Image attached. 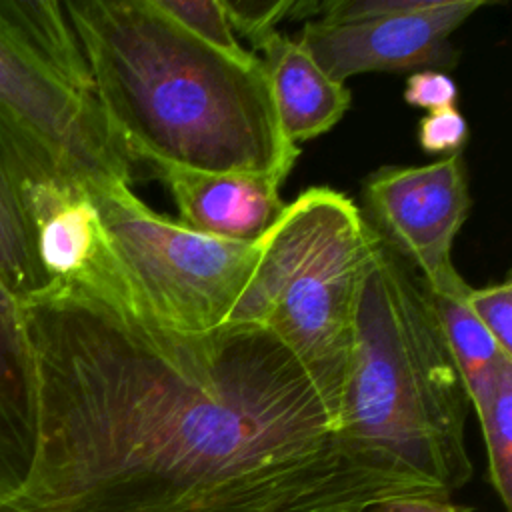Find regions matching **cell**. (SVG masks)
Masks as SVG:
<instances>
[{
  "label": "cell",
  "mask_w": 512,
  "mask_h": 512,
  "mask_svg": "<svg viewBox=\"0 0 512 512\" xmlns=\"http://www.w3.org/2000/svg\"><path fill=\"white\" fill-rule=\"evenodd\" d=\"M36 448L0 512H304L336 418L260 324L176 332L44 286L20 300Z\"/></svg>",
  "instance_id": "obj_1"
},
{
  "label": "cell",
  "mask_w": 512,
  "mask_h": 512,
  "mask_svg": "<svg viewBox=\"0 0 512 512\" xmlns=\"http://www.w3.org/2000/svg\"><path fill=\"white\" fill-rule=\"evenodd\" d=\"M466 402L422 280L380 238L356 302L336 414L338 466L304 512L450 500L474 474Z\"/></svg>",
  "instance_id": "obj_2"
},
{
  "label": "cell",
  "mask_w": 512,
  "mask_h": 512,
  "mask_svg": "<svg viewBox=\"0 0 512 512\" xmlns=\"http://www.w3.org/2000/svg\"><path fill=\"white\" fill-rule=\"evenodd\" d=\"M100 110L132 162L278 172L300 148L280 130L262 60L206 46L152 0H66Z\"/></svg>",
  "instance_id": "obj_3"
},
{
  "label": "cell",
  "mask_w": 512,
  "mask_h": 512,
  "mask_svg": "<svg viewBox=\"0 0 512 512\" xmlns=\"http://www.w3.org/2000/svg\"><path fill=\"white\" fill-rule=\"evenodd\" d=\"M380 236L328 186L304 190L262 236L252 278L226 324L268 328L338 414L364 270Z\"/></svg>",
  "instance_id": "obj_4"
},
{
  "label": "cell",
  "mask_w": 512,
  "mask_h": 512,
  "mask_svg": "<svg viewBox=\"0 0 512 512\" xmlns=\"http://www.w3.org/2000/svg\"><path fill=\"white\" fill-rule=\"evenodd\" d=\"M0 136L18 178L60 170L92 190L132 180L64 2L0 0Z\"/></svg>",
  "instance_id": "obj_5"
},
{
  "label": "cell",
  "mask_w": 512,
  "mask_h": 512,
  "mask_svg": "<svg viewBox=\"0 0 512 512\" xmlns=\"http://www.w3.org/2000/svg\"><path fill=\"white\" fill-rule=\"evenodd\" d=\"M144 322L176 332L226 324L252 278L262 238L232 242L154 212L130 184L92 190Z\"/></svg>",
  "instance_id": "obj_6"
},
{
  "label": "cell",
  "mask_w": 512,
  "mask_h": 512,
  "mask_svg": "<svg viewBox=\"0 0 512 512\" xmlns=\"http://www.w3.org/2000/svg\"><path fill=\"white\" fill-rule=\"evenodd\" d=\"M362 192L376 234L420 270L428 290L454 292L466 284L452 262L472 206L462 152L424 166H382L368 174Z\"/></svg>",
  "instance_id": "obj_7"
},
{
  "label": "cell",
  "mask_w": 512,
  "mask_h": 512,
  "mask_svg": "<svg viewBox=\"0 0 512 512\" xmlns=\"http://www.w3.org/2000/svg\"><path fill=\"white\" fill-rule=\"evenodd\" d=\"M18 188L44 286L82 294L142 320L92 188L66 174L22 180Z\"/></svg>",
  "instance_id": "obj_8"
},
{
  "label": "cell",
  "mask_w": 512,
  "mask_h": 512,
  "mask_svg": "<svg viewBox=\"0 0 512 512\" xmlns=\"http://www.w3.org/2000/svg\"><path fill=\"white\" fill-rule=\"evenodd\" d=\"M486 0H432L424 10L348 24L312 20L296 40L336 82L364 72L454 68L452 32Z\"/></svg>",
  "instance_id": "obj_9"
},
{
  "label": "cell",
  "mask_w": 512,
  "mask_h": 512,
  "mask_svg": "<svg viewBox=\"0 0 512 512\" xmlns=\"http://www.w3.org/2000/svg\"><path fill=\"white\" fill-rule=\"evenodd\" d=\"M150 168L170 190L178 222L214 238L256 242L286 208L278 194L286 176L278 172L214 174L166 164Z\"/></svg>",
  "instance_id": "obj_10"
},
{
  "label": "cell",
  "mask_w": 512,
  "mask_h": 512,
  "mask_svg": "<svg viewBox=\"0 0 512 512\" xmlns=\"http://www.w3.org/2000/svg\"><path fill=\"white\" fill-rule=\"evenodd\" d=\"M256 50L280 130L294 146L334 128L348 112L352 94L344 82L324 74L312 56L282 32H272Z\"/></svg>",
  "instance_id": "obj_11"
},
{
  "label": "cell",
  "mask_w": 512,
  "mask_h": 512,
  "mask_svg": "<svg viewBox=\"0 0 512 512\" xmlns=\"http://www.w3.org/2000/svg\"><path fill=\"white\" fill-rule=\"evenodd\" d=\"M36 448V378L20 300L0 280V502L26 480Z\"/></svg>",
  "instance_id": "obj_12"
},
{
  "label": "cell",
  "mask_w": 512,
  "mask_h": 512,
  "mask_svg": "<svg viewBox=\"0 0 512 512\" xmlns=\"http://www.w3.org/2000/svg\"><path fill=\"white\" fill-rule=\"evenodd\" d=\"M466 288L468 284L454 292H434L426 288V296L466 398L474 412H478L496 390L502 374L512 368V356L500 350L490 332L468 310L462 300Z\"/></svg>",
  "instance_id": "obj_13"
},
{
  "label": "cell",
  "mask_w": 512,
  "mask_h": 512,
  "mask_svg": "<svg viewBox=\"0 0 512 512\" xmlns=\"http://www.w3.org/2000/svg\"><path fill=\"white\" fill-rule=\"evenodd\" d=\"M0 280L24 300L44 288L8 148L0 136Z\"/></svg>",
  "instance_id": "obj_14"
},
{
  "label": "cell",
  "mask_w": 512,
  "mask_h": 512,
  "mask_svg": "<svg viewBox=\"0 0 512 512\" xmlns=\"http://www.w3.org/2000/svg\"><path fill=\"white\" fill-rule=\"evenodd\" d=\"M476 416L488 454V480L504 512H512V368Z\"/></svg>",
  "instance_id": "obj_15"
},
{
  "label": "cell",
  "mask_w": 512,
  "mask_h": 512,
  "mask_svg": "<svg viewBox=\"0 0 512 512\" xmlns=\"http://www.w3.org/2000/svg\"><path fill=\"white\" fill-rule=\"evenodd\" d=\"M168 18L206 46L238 62H252L258 54L242 48L222 0H152Z\"/></svg>",
  "instance_id": "obj_16"
},
{
  "label": "cell",
  "mask_w": 512,
  "mask_h": 512,
  "mask_svg": "<svg viewBox=\"0 0 512 512\" xmlns=\"http://www.w3.org/2000/svg\"><path fill=\"white\" fill-rule=\"evenodd\" d=\"M474 318L490 332L500 350L512 356V282L510 278L484 288L468 286L462 294Z\"/></svg>",
  "instance_id": "obj_17"
},
{
  "label": "cell",
  "mask_w": 512,
  "mask_h": 512,
  "mask_svg": "<svg viewBox=\"0 0 512 512\" xmlns=\"http://www.w3.org/2000/svg\"><path fill=\"white\" fill-rule=\"evenodd\" d=\"M234 34L248 38L256 46L276 32V24L290 18L294 0H222Z\"/></svg>",
  "instance_id": "obj_18"
},
{
  "label": "cell",
  "mask_w": 512,
  "mask_h": 512,
  "mask_svg": "<svg viewBox=\"0 0 512 512\" xmlns=\"http://www.w3.org/2000/svg\"><path fill=\"white\" fill-rule=\"evenodd\" d=\"M468 134V122L456 106L432 110L418 124V144L428 154L462 152Z\"/></svg>",
  "instance_id": "obj_19"
},
{
  "label": "cell",
  "mask_w": 512,
  "mask_h": 512,
  "mask_svg": "<svg viewBox=\"0 0 512 512\" xmlns=\"http://www.w3.org/2000/svg\"><path fill=\"white\" fill-rule=\"evenodd\" d=\"M404 100L410 106L424 108L428 112L456 106L458 86L442 70H416L406 80Z\"/></svg>",
  "instance_id": "obj_20"
},
{
  "label": "cell",
  "mask_w": 512,
  "mask_h": 512,
  "mask_svg": "<svg viewBox=\"0 0 512 512\" xmlns=\"http://www.w3.org/2000/svg\"><path fill=\"white\" fill-rule=\"evenodd\" d=\"M370 512H474V508L438 498H402L370 508Z\"/></svg>",
  "instance_id": "obj_21"
},
{
  "label": "cell",
  "mask_w": 512,
  "mask_h": 512,
  "mask_svg": "<svg viewBox=\"0 0 512 512\" xmlns=\"http://www.w3.org/2000/svg\"><path fill=\"white\" fill-rule=\"evenodd\" d=\"M366 512H370V510H366Z\"/></svg>",
  "instance_id": "obj_22"
}]
</instances>
